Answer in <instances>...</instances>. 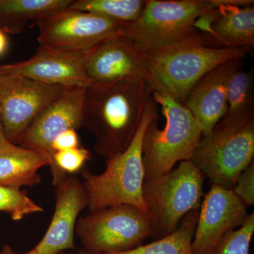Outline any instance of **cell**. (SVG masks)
<instances>
[{
	"label": "cell",
	"mask_w": 254,
	"mask_h": 254,
	"mask_svg": "<svg viewBox=\"0 0 254 254\" xmlns=\"http://www.w3.org/2000/svg\"><path fill=\"white\" fill-rule=\"evenodd\" d=\"M153 88L148 80H123L85 88L83 127L95 138V150L107 159L122 153L136 135Z\"/></svg>",
	"instance_id": "cell-1"
},
{
	"label": "cell",
	"mask_w": 254,
	"mask_h": 254,
	"mask_svg": "<svg viewBox=\"0 0 254 254\" xmlns=\"http://www.w3.org/2000/svg\"><path fill=\"white\" fill-rule=\"evenodd\" d=\"M145 53L153 92L168 95L183 105L192 87L205 73L245 56L242 48L208 46L201 33Z\"/></svg>",
	"instance_id": "cell-2"
},
{
	"label": "cell",
	"mask_w": 254,
	"mask_h": 254,
	"mask_svg": "<svg viewBox=\"0 0 254 254\" xmlns=\"http://www.w3.org/2000/svg\"><path fill=\"white\" fill-rule=\"evenodd\" d=\"M158 115V105L151 96L145 105L136 135L126 149L107 159L106 169L100 175L83 169L81 175L90 211L127 204L147 213L143 198L145 170L142 143L145 128Z\"/></svg>",
	"instance_id": "cell-3"
},
{
	"label": "cell",
	"mask_w": 254,
	"mask_h": 254,
	"mask_svg": "<svg viewBox=\"0 0 254 254\" xmlns=\"http://www.w3.org/2000/svg\"><path fill=\"white\" fill-rule=\"evenodd\" d=\"M152 98L161 107L165 126L158 128V115L145 128L142 143L145 180L170 173L177 162L190 160L203 135L185 105L158 92H153Z\"/></svg>",
	"instance_id": "cell-4"
},
{
	"label": "cell",
	"mask_w": 254,
	"mask_h": 254,
	"mask_svg": "<svg viewBox=\"0 0 254 254\" xmlns=\"http://www.w3.org/2000/svg\"><path fill=\"white\" fill-rule=\"evenodd\" d=\"M205 176L190 160L150 180H145L143 198L155 240L173 233L184 217L200 208Z\"/></svg>",
	"instance_id": "cell-5"
},
{
	"label": "cell",
	"mask_w": 254,
	"mask_h": 254,
	"mask_svg": "<svg viewBox=\"0 0 254 254\" xmlns=\"http://www.w3.org/2000/svg\"><path fill=\"white\" fill-rule=\"evenodd\" d=\"M218 4V0H147L139 18L122 25L118 35L150 51L201 33L197 21Z\"/></svg>",
	"instance_id": "cell-6"
},
{
	"label": "cell",
	"mask_w": 254,
	"mask_h": 254,
	"mask_svg": "<svg viewBox=\"0 0 254 254\" xmlns=\"http://www.w3.org/2000/svg\"><path fill=\"white\" fill-rule=\"evenodd\" d=\"M254 158V120L232 123L221 120L202 137L190 161L212 185L232 190Z\"/></svg>",
	"instance_id": "cell-7"
},
{
	"label": "cell",
	"mask_w": 254,
	"mask_h": 254,
	"mask_svg": "<svg viewBox=\"0 0 254 254\" xmlns=\"http://www.w3.org/2000/svg\"><path fill=\"white\" fill-rule=\"evenodd\" d=\"M75 233L85 252L116 254L133 250L152 237L147 213L131 205H118L91 212L78 219Z\"/></svg>",
	"instance_id": "cell-8"
},
{
	"label": "cell",
	"mask_w": 254,
	"mask_h": 254,
	"mask_svg": "<svg viewBox=\"0 0 254 254\" xmlns=\"http://www.w3.org/2000/svg\"><path fill=\"white\" fill-rule=\"evenodd\" d=\"M68 88L0 72V116L6 140L16 144L36 117Z\"/></svg>",
	"instance_id": "cell-9"
},
{
	"label": "cell",
	"mask_w": 254,
	"mask_h": 254,
	"mask_svg": "<svg viewBox=\"0 0 254 254\" xmlns=\"http://www.w3.org/2000/svg\"><path fill=\"white\" fill-rule=\"evenodd\" d=\"M38 25L40 46L87 53L118 35L123 23L67 8L50 14Z\"/></svg>",
	"instance_id": "cell-10"
},
{
	"label": "cell",
	"mask_w": 254,
	"mask_h": 254,
	"mask_svg": "<svg viewBox=\"0 0 254 254\" xmlns=\"http://www.w3.org/2000/svg\"><path fill=\"white\" fill-rule=\"evenodd\" d=\"M247 207L234 193L218 185H212L204 195L192 241L193 254H213L229 232L245 223Z\"/></svg>",
	"instance_id": "cell-11"
},
{
	"label": "cell",
	"mask_w": 254,
	"mask_h": 254,
	"mask_svg": "<svg viewBox=\"0 0 254 254\" xmlns=\"http://www.w3.org/2000/svg\"><path fill=\"white\" fill-rule=\"evenodd\" d=\"M86 72L89 83L108 84L123 80L150 81L146 53L127 38L116 35L88 52Z\"/></svg>",
	"instance_id": "cell-12"
},
{
	"label": "cell",
	"mask_w": 254,
	"mask_h": 254,
	"mask_svg": "<svg viewBox=\"0 0 254 254\" xmlns=\"http://www.w3.org/2000/svg\"><path fill=\"white\" fill-rule=\"evenodd\" d=\"M88 53L40 46L29 59L0 65V72L21 75L48 85L86 88L89 84L86 72Z\"/></svg>",
	"instance_id": "cell-13"
},
{
	"label": "cell",
	"mask_w": 254,
	"mask_h": 254,
	"mask_svg": "<svg viewBox=\"0 0 254 254\" xmlns=\"http://www.w3.org/2000/svg\"><path fill=\"white\" fill-rule=\"evenodd\" d=\"M84 91L83 88H68L36 117L16 144L53 156L52 143L60 133L83 127Z\"/></svg>",
	"instance_id": "cell-14"
},
{
	"label": "cell",
	"mask_w": 254,
	"mask_h": 254,
	"mask_svg": "<svg viewBox=\"0 0 254 254\" xmlns=\"http://www.w3.org/2000/svg\"><path fill=\"white\" fill-rule=\"evenodd\" d=\"M56 187L54 215L44 237L31 250L36 254H57L75 249L78 215L88 207L86 190L77 177L67 176Z\"/></svg>",
	"instance_id": "cell-15"
},
{
	"label": "cell",
	"mask_w": 254,
	"mask_h": 254,
	"mask_svg": "<svg viewBox=\"0 0 254 254\" xmlns=\"http://www.w3.org/2000/svg\"><path fill=\"white\" fill-rule=\"evenodd\" d=\"M244 58L220 64L202 76L189 93L185 105L199 124L203 136L209 134L226 115L229 82L242 67Z\"/></svg>",
	"instance_id": "cell-16"
},
{
	"label": "cell",
	"mask_w": 254,
	"mask_h": 254,
	"mask_svg": "<svg viewBox=\"0 0 254 254\" xmlns=\"http://www.w3.org/2000/svg\"><path fill=\"white\" fill-rule=\"evenodd\" d=\"M218 6L195 26L208 32L222 47H254V7L251 0H218Z\"/></svg>",
	"instance_id": "cell-17"
},
{
	"label": "cell",
	"mask_w": 254,
	"mask_h": 254,
	"mask_svg": "<svg viewBox=\"0 0 254 254\" xmlns=\"http://www.w3.org/2000/svg\"><path fill=\"white\" fill-rule=\"evenodd\" d=\"M52 163L53 159L48 153L6 141L0 146V186H36L41 181L38 170Z\"/></svg>",
	"instance_id": "cell-18"
},
{
	"label": "cell",
	"mask_w": 254,
	"mask_h": 254,
	"mask_svg": "<svg viewBox=\"0 0 254 254\" xmlns=\"http://www.w3.org/2000/svg\"><path fill=\"white\" fill-rule=\"evenodd\" d=\"M72 0H0V30L18 34L28 21L37 22L57 11L67 9Z\"/></svg>",
	"instance_id": "cell-19"
},
{
	"label": "cell",
	"mask_w": 254,
	"mask_h": 254,
	"mask_svg": "<svg viewBox=\"0 0 254 254\" xmlns=\"http://www.w3.org/2000/svg\"><path fill=\"white\" fill-rule=\"evenodd\" d=\"M199 209H195L187 214L178 227L168 236L159 239L148 244L141 245L133 250L109 254H193L191 245ZM71 254H91L81 250Z\"/></svg>",
	"instance_id": "cell-20"
},
{
	"label": "cell",
	"mask_w": 254,
	"mask_h": 254,
	"mask_svg": "<svg viewBox=\"0 0 254 254\" xmlns=\"http://www.w3.org/2000/svg\"><path fill=\"white\" fill-rule=\"evenodd\" d=\"M254 90L253 72L237 69L229 82L227 113L222 120L232 123L254 120Z\"/></svg>",
	"instance_id": "cell-21"
},
{
	"label": "cell",
	"mask_w": 254,
	"mask_h": 254,
	"mask_svg": "<svg viewBox=\"0 0 254 254\" xmlns=\"http://www.w3.org/2000/svg\"><path fill=\"white\" fill-rule=\"evenodd\" d=\"M145 4L146 0H73L68 9L90 13L124 24L139 18Z\"/></svg>",
	"instance_id": "cell-22"
},
{
	"label": "cell",
	"mask_w": 254,
	"mask_h": 254,
	"mask_svg": "<svg viewBox=\"0 0 254 254\" xmlns=\"http://www.w3.org/2000/svg\"><path fill=\"white\" fill-rule=\"evenodd\" d=\"M92 158L89 150L84 148L62 150L55 152L52 156L51 173L53 185L58 184L67 177V174H74L83 168L84 164Z\"/></svg>",
	"instance_id": "cell-23"
},
{
	"label": "cell",
	"mask_w": 254,
	"mask_h": 254,
	"mask_svg": "<svg viewBox=\"0 0 254 254\" xmlns=\"http://www.w3.org/2000/svg\"><path fill=\"white\" fill-rule=\"evenodd\" d=\"M0 211L9 213L12 220L18 221L26 215L43 212V209L20 189L0 186Z\"/></svg>",
	"instance_id": "cell-24"
},
{
	"label": "cell",
	"mask_w": 254,
	"mask_h": 254,
	"mask_svg": "<svg viewBox=\"0 0 254 254\" xmlns=\"http://www.w3.org/2000/svg\"><path fill=\"white\" fill-rule=\"evenodd\" d=\"M254 232V213L249 215L245 223L222 238L213 254H249Z\"/></svg>",
	"instance_id": "cell-25"
},
{
	"label": "cell",
	"mask_w": 254,
	"mask_h": 254,
	"mask_svg": "<svg viewBox=\"0 0 254 254\" xmlns=\"http://www.w3.org/2000/svg\"><path fill=\"white\" fill-rule=\"evenodd\" d=\"M232 190L247 208L254 205V161L240 174Z\"/></svg>",
	"instance_id": "cell-26"
},
{
	"label": "cell",
	"mask_w": 254,
	"mask_h": 254,
	"mask_svg": "<svg viewBox=\"0 0 254 254\" xmlns=\"http://www.w3.org/2000/svg\"><path fill=\"white\" fill-rule=\"evenodd\" d=\"M78 145H79V139H78L76 130L71 128L60 133L55 138L52 143V151L53 154L55 152L78 148Z\"/></svg>",
	"instance_id": "cell-27"
},
{
	"label": "cell",
	"mask_w": 254,
	"mask_h": 254,
	"mask_svg": "<svg viewBox=\"0 0 254 254\" xmlns=\"http://www.w3.org/2000/svg\"><path fill=\"white\" fill-rule=\"evenodd\" d=\"M8 40L5 33L0 30V56L4 53L7 48Z\"/></svg>",
	"instance_id": "cell-28"
},
{
	"label": "cell",
	"mask_w": 254,
	"mask_h": 254,
	"mask_svg": "<svg viewBox=\"0 0 254 254\" xmlns=\"http://www.w3.org/2000/svg\"><path fill=\"white\" fill-rule=\"evenodd\" d=\"M0 254H36L33 253L32 251H30V252H27V253L25 254H17L14 252L9 246L5 245L3 247L2 250L0 252Z\"/></svg>",
	"instance_id": "cell-29"
},
{
	"label": "cell",
	"mask_w": 254,
	"mask_h": 254,
	"mask_svg": "<svg viewBox=\"0 0 254 254\" xmlns=\"http://www.w3.org/2000/svg\"><path fill=\"white\" fill-rule=\"evenodd\" d=\"M7 141L5 137L4 129H3L2 123H1V116H0V146Z\"/></svg>",
	"instance_id": "cell-30"
},
{
	"label": "cell",
	"mask_w": 254,
	"mask_h": 254,
	"mask_svg": "<svg viewBox=\"0 0 254 254\" xmlns=\"http://www.w3.org/2000/svg\"><path fill=\"white\" fill-rule=\"evenodd\" d=\"M57 254H65L64 252H59V253H58Z\"/></svg>",
	"instance_id": "cell-31"
}]
</instances>
